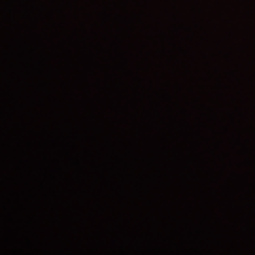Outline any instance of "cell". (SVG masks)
Instances as JSON below:
<instances>
[]
</instances>
